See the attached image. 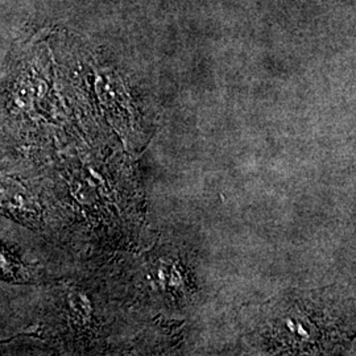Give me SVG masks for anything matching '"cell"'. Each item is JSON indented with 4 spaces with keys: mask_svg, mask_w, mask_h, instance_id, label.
Here are the masks:
<instances>
[{
    "mask_svg": "<svg viewBox=\"0 0 356 356\" xmlns=\"http://www.w3.org/2000/svg\"><path fill=\"white\" fill-rule=\"evenodd\" d=\"M0 276L11 277V280L24 281L29 276L26 273V268L13 254H8L6 248L0 244Z\"/></svg>",
    "mask_w": 356,
    "mask_h": 356,
    "instance_id": "1",
    "label": "cell"
}]
</instances>
